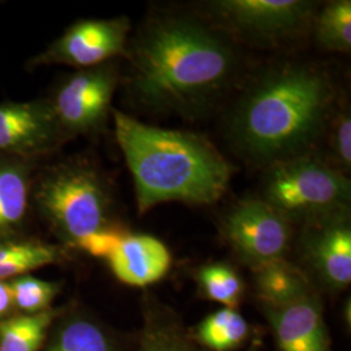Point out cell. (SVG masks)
Segmentation results:
<instances>
[{"label":"cell","instance_id":"1","mask_svg":"<svg viewBox=\"0 0 351 351\" xmlns=\"http://www.w3.org/2000/svg\"><path fill=\"white\" fill-rule=\"evenodd\" d=\"M128 90L150 112L197 117L232 86L239 55L230 38L201 20L154 17L128 49Z\"/></svg>","mask_w":351,"mask_h":351},{"label":"cell","instance_id":"2","mask_svg":"<svg viewBox=\"0 0 351 351\" xmlns=\"http://www.w3.org/2000/svg\"><path fill=\"white\" fill-rule=\"evenodd\" d=\"M329 75L315 65L277 64L242 91L228 119V136L241 156L269 167L313 154L335 114Z\"/></svg>","mask_w":351,"mask_h":351},{"label":"cell","instance_id":"3","mask_svg":"<svg viewBox=\"0 0 351 351\" xmlns=\"http://www.w3.org/2000/svg\"><path fill=\"white\" fill-rule=\"evenodd\" d=\"M112 116L141 215L165 202L213 204L226 194L232 165L208 139L146 125L116 110Z\"/></svg>","mask_w":351,"mask_h":351},{"label":"cell","instance_id":"4","mask_svg":"<svg viewBox=\"0 0 351 351\" xmlns=\"http://www.w3.org/2000/svg\"><path fill=\"white\" fill-rule=\"evenodd\" d=\"M32 202L65 247L112 226V197L101 172L86 162L50 167L33 185Z\"/></svg>","mask_w":351,"mask_h":351},{"label":"cell","instance_id":"5","mask_svg":"<svg viewBox=\"0 0 351 351\" xmlns=\"http://www.w3.org/2000/svg\"><path fill=\"white\" fill-rule=\"evenodd\" d=\"M262 199L302 226L350 211V180L314 154L301 155L267 167Z\"/></svg>","mask_w":351,"mask_h":351},{"label":"cell","instance_id":"6","mask_svg":"<svg viewBox=\"0 0 351 351\" xmlns=\"http://www.w3.org/2000/svg\"><path fill=\"white\" fill-rule=\"evenodd\" d=\"M206 8L220 32L259 46H280L306 36L319 10L306 0H217Z\"/></svg>","mask_w":351,"mask_h":351},{"label":"cell","instance_id":"7","mask_svg":"<svg viewBox=\"0 0 351 351\" xmlns=\"http://www.w3.org/2000/svg\"><path fill=\"white\" fill-rule=\"evenodd\" d=\"M291 223L263 199L241 201L223 224L226 241L241 263L256 268L287 259Z\"/></svg>","mask_w":351,"mask_h":351},{"label":"cell","instance_id":"8","mask_svg":"<svg viewBox=\"0 0 351 351\" xmlns=\"http://www.w3.org/2000/svg\"><path fill=\"white\" fill-rule=\"evenodd\" d=\"M117 84L119 69L111 62L80 69L64 80L49 101L68 138L101 130L112 112Z\"/></svg>","mask_w":351,"mask_h":351},{"label":"cell","instance_id":"9","mask_svg":"<svg viewBox=\"0 0 351 351\" xmlns=\"http://www.w3.org/2000/svg\"><path fill=\"white\" fill-rule=\"evenodd\" d=\"M303 271L322 288L337 294L351 282L350 211L302 226L298 241ZM314 284V282H313Z\"/></svg>","mask_w":351,"mask_h":351},{"label":"cell","instance_id":"10","mask_svg":"<svg viewBox=\"0 0 351 351\" xmlns=\"http://www.w3.org/2000/svg\"><path fill=\"white\" fill-rule=\"evenodd\" d=\"M129 30L130 21L126 17L75 23L30 65L65 64L88 69L110 63L114 58L128 55Z\"/></svg>","mask_w":351,"mask_h":351},{"label":"cell","instance_id":"11","mask_svg":"<svg viewBox=\"0 0 351 351\" xmlns=\"http://www.w3.org/2000/svg\"><path fill=\"white\" fill-rule=\"evenodd\" d=\"M68 137L49 101L0 104V154L25 160L43 156Z\"/></svg>","mask_w":351,"mask_h":351},{"label":"cell","instance_id":"12","mask_svg":"<svg viewBox=\"0 0 351 351\" xmlns=\"http://www.w3.org/2000/svg\"><path fill=\"white\" fill-rule=\"evenodd\" d=\"M278 351H333L323 302L316 291L282 307L261 306Z\"/></svg>","mask_w":351,"mask_h":351},{"label":"cell","instance_id":"13","mask_svg":"<svg viewBox=\"0 0 351 351\" xmlns=\"http://www.w3.org/2000/svg\"><path fill=\"white\" fill-rule=\"evenodd\" d=\"M107 262L119 281L145 288L167 276L172 267V254L154 236L126 233Z\"/></svg>","mask_w":351,"mask_h":351},{"label":"cell","instance_id":"14","mask_svg":"<svg viewBox=\"0 0 351 351\" xmlns=\"http://www.w3.org/2000/svg\"><path fill=\"white\" fill-rule=\"evenodd\" d=\"M32 160L0 154V239L20 234L32 203Z\"/></svg>","mask_w":351,"mask_h":351},{"label":"cell","instance_id":"15","mask_svg":"<svg viewBox=\"0 0 351 351\" xmlns=\"http://www.w3.org/2000/svg\"><path fill=\"white\" fill-rule=\"evenodd\" d=\"M40 351H119V345L101 322L68 306Z\"/></svg>","mask_w":351,"mask_h":351},{"label":"cell","instance_id":"16","mask_svg":"<svg viewBox=\"0 0 351 351\" xmlns=\"http://www.w3.org/2000/svg\"><path fill=\"white\" fill-rule=\"evenodd\" d=\"M251 271L261 306H288L317 291L304 271L287 259L263 264Z\"/></svg>","mask_w":351,"mask_h":351},{"label":"cell","instance_id":"17","mask_svg":"<svg viewBox=\"0 0 351 351\" xmlns=\"http://www.w3.org/2000/svg\"><path fill=\"white\" fill-rule=\"evenodd\" d=\"M256 350L251 345L247 351ZM136 351H207L191 339L180 317L149 295L143 304V326Z\"/></svg>","mask_w":351,"mask_h":351},{"label":"cell","instance_id":"18","mask_svg":"<svg viewBox=\"0 0 351 351\" xmlns=\"http://www.w3.org/2000/svg\"><path fill=\"white\" fill-rule=\"evenodd\" d=\"M66 256L65 246L34 237L14 234L0 239V281H11L51 264L62 263Z\"/></svg>","mask_w":351,"mask_h":351},{"label":"cell","instance_id":"19","mask_svg":"<svg viewBox=\"0 0 351 351\" xmlns=\"http://www.w3.org/2000/svg\"><path fill=\"white\" fill-rule=\"evenodd\" d=\"M68 306L39 314H13L0 320V351H40L56 320Z\"/></svg>","mask_w":351,"mask_h":351},{"label":"cell","instance_id":"20","mask_svg":"<svg viewBox=\"0 0 351 351\" xmlns=\"http://www.w3.org/2000/svg\"><path fill=\"white\" fill-rule=\"evenodd\" d=\"M251 326L237 308L224 307L189 329L191 339L207 351H237L251 337Z\"/></svg>","mask_w":351,"mask_h":351},{"label":"cell","instance_id":"21","mask_svg":"<svg viewBox=\"0 0 351 351\" xmlns=\"http://www.w3.org/2000/svg\"><path fill=\"white\" fill-rule=\"evenodd\" d=\"M315 39L320 47L332 52L349 53L351 50V1L335 0L315 14Z\"/></svg>","mask_w":351,"mask_h":351},{"label":"cell","instance_id":"22","mask_svg":"<svg viewBox=\"0 0 351 351\" xmlns=\"http://www.w3.org/2000/svg\"><path fill=\"white\" fill-rule=\"evenodd\" d=\"M195 280L202 295L228 308H237L243 300L245 282L237 269L223 262L204 264L198 268Z\"/></svg>","mask_w":351,"mask_h":351},{"label":"cell","instance_id":"23","mask_svg":"<svg viewBox=\"0 0 351 351\" xmlns=\"http://www.w3.org/2000/svg\"><path fill=\"white\" fill-rule=\"evenodd\" d=\"M16 314H39L52 308V302L60 293V284L40 280L32 275L8 281Z\"/></svg>","mask_w":351,"mask_h":351},{"label":"cell","instance_id":"24","mask_svg":"<svg viewBox=\"0 0 351 351\" xmlns=\"http://www.w3.org/2000/svg\"><path fill=\"white\" fill-rule=\"evenodd\" d=\"M329 145L333 160L337 164V169L345 175L350 172L351 167V117L349 108H343L341 112L332 117L328 128Z\"/></svg>","mask_w":351,"mask_h":351},{"label":"cell","instance_id":"25","mask_svg":"<svg viewBox=\"0 0 351 351\" xmlns=\"http://www.w3.org/2000/svg\"><path fill=\"white\" fill-rule=\"evenodd\" d=\"M125 234L126 232L123 229L114 226H110L80 239L75 243V249L84 251L94 258L107 261L112 255L113 251L117 249Z\"/></svg>","mask_w":351,"mask_h":351},{"label":"cell","instance_id":"26","mask_svg":"<svg viewBox=\"0 0 351 351\" xmlns=\"http://www.w3.org/2000/svg\"><path fill=\"white\" fill-rule=\"evenodd\" d=\"M14 313L12 294L8 281H0V320L10 317Z\"/></svg>","mask_w":351,"mask_h":351}]
</instances>
